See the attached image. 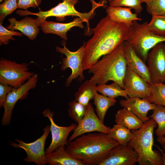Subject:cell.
Listing matches in <instances>:
<instances>
[{
	"label": "cell",
	"instance_id": "3",
	"mask_svg": "<svg viewBox=\"0 0 165 165\" xmlns=\"http://www.w3.org/2000/svg\"><path fill=\"white\" fill-rule=\"evenodd\" d=\"M127 67L123 42L113 51L103 56L88 69L89 73L92 74L90 80L97 85L112 81L124 89L123 79Z\"/></svg>",
	"mask_w": 165,
	"mask_h": 165
},
{
	"label": "cell",
	"instance_id": "22",
	"mask_svg": "<svg viewBox=\"0 0 165 165\" xmlns=\"http://www.w3.org/2000/svg\"><path fill=\"white\" fill-rule=\"evenodd\" d=\"M115 121L116 124L123 125L131 130L139 129L144 123L135 115L125 108L117 111L115 115Z\"/></svg>",
	"mask_w": 165,
	"mask_h": 165
},
{
	"label": "cell",
	"instance_id": "24",
	"mask_svg": "<svg viewBox=\"0 0 165 165\" xmlns=\"http://www.w3.org/2000/svg\"><path fill=\"white\" fill-rule=\"evenodd\" d=\"M125 126L116 124L110 128L108 136L116 140L119 145L127 146L133 138L134 134Z\"/></svg>",
	"mask_w": 165,
	"mask_h": 165
},
{
	"label": "cell",
	"instance_id": "36",
	"mask_svg": "<svg viewBox=\"0 0 165 165\" xmlns=\"http://www.w3.org/2000/svg\"><path fill=\"white\" fill-rule=\"evenodd\" d=\"M13 88L11 86L7 85L0 84V107H3L8 93Z\"/></svg>",
	"mask_w": 165,
	"mask_h": 165
},
{
	"label": "cell",
	"instance_id": "4",
	"mask_svg": "<svg viewBox=\"0 0 165 165\" xmlns=\"http://www.w3.org/2000/svg\"><path fill=\"white\" fill-rule=\"evenodd\" d=\"M157 127L156 121L151 118L144 122L139 129L131 130L134 136L128 145L137 153L139 165H163L162 155L152 149L153 130Z\"/></svg>",
	"mask_w": 165,
	"mask_h": 165
},
{
	"label": "cell",
	"instance_id": "10",
	"mask_svg": "<svg viewBox=\"0 0 165 165\" xmlns=\"http://www.w3.org/2000/svg\"><path fill=\"white\" fill-rule=\"evenodd\" d=\"M38 80V75L35 74L21 86L17 88H13L7 95L3 107L4 112L1 122L2 125H9L11 122L13 110L19 100L26 98L28 91L35 88Z\"/></svg>",
	"mask_w": 165,
	"mask_h": 165
},
{
	"label": "cell",
	"instance_id": "35",
	"mask_svg": "<svg viewBox=\"0 0 165 165\" xmlns=\"http://www.w3.org/2000/svg\"><path fill=\"white\" fill-rule=\"evenodd\" d=\"M42 0H17L19 8L26 9L32 7L35 8L38 6L41 3Z\"/></svg>",
	"mask_w": 165,
	"mask_h": 165
},
{
	"label": "cell",
	"instance_id": "32",
	"mask_svg": "<svg viewBox=\"0 0 165 165\" xmlns=\"http://www.w3.org/2000/svg\"><path fill=\"white\" fill-rule=\"evenodd\" d=\"M146 10L152 16H165V0H151L146 3Z\"/></svg>",
	"mask_w": 165,
	"mask_h": 165
},
{
	"label": "cell",
	"instance_id": "33",
	"mask_svg": "<svg viewBox=\"0 0 165 165\" xmlns=\"http://www.w3.org/2000/svg\"><path fill=\"white\" fill-rule=\"evenodd\" d=\"M4 0V2L0 5V23L1 24L6 16L19 8L17 0Z\"/></svg>",
	"mask_w": 165,
	"mask_h": 165
},
{
	"label": "cell",
	"instance_id": "7",
	"mask_svg": "<svg viewBox=\"0 0 165 165\" xmlns=\"http://www.w3.org/2000/svg\"><path fill=\"white\" fill-rule=\"evenodd\" d=\"M28 64L2 58L0 61V83L17 88L35 74L29 71Z\"/></svg>",
	"mask_w": 165,
	"mask_h": 165
},
{
	"label": "cell",
	"instance_id": "9",
	"mask_svg": "<svg viewBox=\"0 0 165 165\" xmlns=\"http://www.w3.org/2000/svg\"><path fill=\"white\" fill-rule=\"evenodd\" d=\"M42 135L35 141L29 143H25L22 140L16 138L18 143L10 141L9 144L13 147L20 148L24 149L27 154L24 158L26 162H33L38 165H45L47 163L45 150V142L50 132V125H47L43 129Z\"/></svg>",
	"mask_w": 165,
	"mask_h": 165
},
{
	"label": "cell",
	"instance_id": "16",
	"mask_svg": "<svg viewBox=\"0 0 165 165\" xmlns=\"http://www.w3.org/2000/svg\"><path fill=\"white\" fill-rule=\"evenodd\" d=\"M124 52L127 64L134 72L151 84L148 66L127 41L124 42Z\"/></svg>",
	"mask_w": 165,
	"mask_h": 165
},
{
	"label": "cell",
	"instance_id": "40",
	"mask_svg": "<svg viewBox=\"0 0 165 165\" xmlns=\"http://www.w3.org/2000/svg\"><path fill=\"white\" fill-rule=\"evenodd\" d=\"M108 2L110 3V2H111L112 1V0H108Z\"/></svg>",
	"mask_w": 165,
	"mask_h": 165
},
{
	"label": "cell",
	"instance_id": "15",
	"mask_svg": "<svg viewBox=\"0 0 165 165\" xmlns=\"http://www.w3.org/2000/svg\"><path fill=\"white\" fill-rule=\"evenodd\" d=\"M123 83L124 89L129 97L145 99L149 95L150 84L127 65Z\"/></svg>",
	"mask_w": 165,
	"mask_h": 165
},
{
	"label": "cell",
	"instance_id": "18",
	"mask_svg": "<svg viewBox=\"0 0 165 165\" xmlns=\"http://www.w3.org/2000/svg\"><path fill=\"white\" fill-rule=\"evenodd\" d=\"M10 24L7 27L11 30H18L27 36L30 40H34L38 34L42 20L37 17L36 19L26 16L20 20H17L15 18L8 19Z\"/></svg>",
	"mask_w": 165,
	"mask_h": 165
},
{
	"label": "cell",
	"instance_id": "19",
	"mask_svg": "<svg viewBox=\"0 0 165 165\" xmlns=\"http://www.w3.org/2000/svg\"><path fill=\"white\" fill-rule=\"evenodd\" d=\"M84 22L87 23L86 20L79 17L71 22L65 23L47 21L45 20L42 21L40 27L42 31L45 34H56L62 38L67 40V32L75 27L83 28L84 26L82 23Z\"/></svg>",
	"mask_w": 165,
	"mask_h": 165
},
{
	"label": "cell",
	"instance_id": "8",
	"mask_svg": "<svg viewBox=\"0 0 165 165\" xmlns=\"http://www.w3.org/2000/svg\"><path fill=\"white\" fill-rule=\"evenodd\" d=\"M86 43H84L77 50L75 51H71L63 45V48L57 46L56 51L62 54L65 55L66 57L62 59L61 67V71H64L67 68H70L72 70L71 75L67 79L65 86H69L72 81L78 78L81 82L85 79L83 72L84 71L82 65L83 50Z\"/></svg>",
	"mask_w": 165,
	"mask_h": 165
},
{
	"label": "cell",
	"instance_id": "27",
	"mask_svg": "<svg viewBox=\"0 0 165 165\" xmlns=\"http://www.w3.org/2000/svg\"><path fill=\"white\" fill-rule=\"evenodd\" d=\"M144 99L150 102L165 107V83L150 84L149 95Z\"/></svg>",
	"mask_w": 165,
	"mask_h": 165
},
{
	"label": "cell",
	"instance_id": "23",
	"mask_svg": "<svg viewBox=\"0 0 165 165\" xmlns=\"http://www.w3.org/2000/svg\"><path fill=\"white\" fill-rule=\"evenodd\" d=\"M97 85L90 80L84 81L75 94L74 100L82 105L87 106L89 101L94 99L97 92L96 89Z\"/></svg>",
	"mask_w": 165,
	"mask_h": 165
},
{
	"label": "cell",
	"instance_id": "5",
	"mask_svg": "<svg viewBox=\"0 0 165 165\" xmlns=\"http://www.w3.org/2000/svg\"><path fill=\"white\" fill-rule=\"evenodd\" d=\"M148 23L140 24L137 20L134 21L130 25L126 40L146 63L149 50L158 43L165 42V36L156 35L148 29Z\"/></svg>",
	"mask_w": 165,
	"mask_h": 165
},
{
	"label": "cell",
	"instance_id": "25",
	"mask_svg": "<svg viewBox=\"0 0 165 165\" xmlns=\"http://www.w3.org/2000/svg\"><path fill=\"white\" fill-rule=\"evenodd\" d=\"M94 104L96 107L95 111L99 118L104 122L106 113L110 107L114 105L117 102L115 99L96 94L94 98Z\"/></svg>",
	"mask_w": 165,
	"mask_h": 165
},
{
	"label": "cell",
	"instance_id": "38",
	"mask_svg": "<svg viewBox=\"0 0 165 165\" xmlns=\"http://www.w3.org/2000/svg\"><path fill=\"white\" fill-rule=\"evenodd\" d=\"M161 146L163 149V150L164 153L165 154V143H163L161 144Z\"/></svg>",
	"mask_w": 165,
	"mask_h": 165
},
{
	"label": "cell",
	"instance_id": "28",
	"mask_svg": "<svg viewBox=\"0 0 165 165\" xmlns=\"http://www.w3.org/2000/svg\"><path fill=\"white\" fill-rule=\"evenodd\" d=\"M156 122L157 128L155 133L157 137L165 135V107L160 105H156L152 110V114L149 116Z\"/></svg>",
	"mask_w": 165,
	"mask_h": 165
},
{
	"label": "cell",
	"instance_id": "6",
	"mask_svg": "<svg viewBox=\"0 0 165 165\" xmlns=\"http://www.w3.org/2000/svg\"><path fill=\"white\" fill-rule=\"evenodd\" d=\"M92 4L91 9L87 13H81L76 10L74 7L75 5L78 0H62V2L59 3L57 5L45 11L40 10L36 13L31 12L27 10H18L16 13L22 16L28 15H34L42 21L46 20L49 17L55 16L58 19H62L67 16H76L86 20L89 27V20L92 19L95 14V10L98 7L105 6V2L102 0L99 3L96 2L94 0H90Z\"/></svg>",
	"mask_w": 165,
	"mask_h": 165
},
{
	"label": "cell",
	"instance_id": "41",
	"mask_svg": "<svg viewBox=\"0 0 165 165\" xmlns=\"http://www.w3.org/2000/svg\"><path fill=\"white\" fill-rule=\"evenodd\" d=\"M3 1V0H0V2H2Z\"/></svg>",
	"mask_w": 165,
	"mask_h": 165
},
{
	"label": "cell",
	"instance_id": "39",
	"mask_svg": "<svg viewBox=\"0 0 165 165\" xmlns=\"http://www.w3.org/2000/svg\"><path fill=\"white\" fill-rule=\"evenodd\" d=\"M151 0H141V1L142 2H145L146 4L148 3Z\"/></svg>",
	"mask_w": 165,
	"mask_h": 165
},
{
	"label": "cell",
	"instance_id": "13",
	"mask_svg": "<svg viewBox=\"0 0 165 165\" xmlns=\"http://www.w3.org/2000/svg\"><path fill=\"white\" fill-rule=\"evenodd\" d=\"M138 158L131 146L119 144L111 149L97 165H134Z\"/></svg>",
	"mask_w": 165,
	"mask_h": 165
},
{
	"label": "cell",
	"instance_id": "31",
	"mask_svg": "<svg viewBox=\"0 0 165 165\" xmlns=\"http://www.w3.org/2000/svg\"><path fill=\"white\" fill-rule=\"evenodd\" d=\"M141 0H112L109 3V6L112 7H128L133 9L136 13H139L142 10Z\"/></svg>",
	"mask_w": 165,
	"mask_h": 165
},
{
	"label": "cell",
	"instance_id": "12",
	"mask_svg": "<svg viewBox=\"0 0 165 165\" xmlns=\"http://www.w3.org/2000/svg\"><path fill=\"white\" fill-rule=\"evenodd\" d=\"M110 128L107 127L98 117L94 112L91 103L87 105L86 113L79 123L73 130L69 138L70 142L77 137L87 133L100 132L108 134Z\"/></svg>",
	"mask_w": 165,
	"mask_h": 165
},
{
	"label": "cell",
	"instance_id": "21",
	"mask_svg": "<svg viewBox=\"0 0 165 165\" xmlns=\"http://www.w3.org/2000/svg\"><path fill=\"white\" fill-rule=\"evenodd\" d=\"M130 8L108 6L106 9L107 15L112 20L131 24L135 20H141L137 16V13H133Z\"/></svg>",
	"mask_w": 165,
	"mask_h": 165
},
{
	"label": "cell",
	"instance_id": "34",
	"mask_svg": "<svg viewBox=\"0 0 165 165\" xmlns=\"http://www.w3.org/2000/svg\"><path fill=\"white\" fill-rule=\"evenodd\" d=\"M22 34L17 31L9 30L0 24V45L2 44L7 45L9 43V40H14L15 39L13 36H22Z\"/></svg>",
	"mask_w": 165,
	"mask_h": 165
},
{
	"label": "cell",
	"instance_id": "29",
	"mask_svg": "<svg viewBox=\"0 0 165 165\" xmlns=\"http://www.w3.org/2000/svg\"><path fill=\"white\" fill-rule=\"evenodd\" d=\"M68 105V115L78 124L84 116L87 106H85L75 100L69 102Z\"/></svg>",
	"mask_w": 165,
	"mask_h": 165
},
{
	"label": "cell",
	"instance_id": "37",
	"mask_svg": "<svg viewBox=\"0 0 165 165\" xmlns=\"http://www.w3.org/2000/svg\"><path fill=\"white\" fill-rule=\"evenodd\" d=\"M156 140L157 141L160 143V144L163 143H165V136L157 137Z\"/></svg>",
	"mask_w": 165,
	"mask_h": 165
},
{
	"label": "cell",
	"instance_id": "17",
	"mask_svg": "<svg viewBox=\"0 0 165 165\" xmlns=\"http://www.w3.org/2000/svg\"><path fill=\"white\" fill-rule=\"evenodd\" d=\"M119 103L121 106L131 111L144 122L149 119L150 117L147 116L148 112L153 110L156 106L154 103L138 97H129L120 100Z\"/></svg>",
	"mask_w": 165,
	"mask_h": 165
},
{
	"label": "cell",
	"instance_id": "30",
	"mask_svg": "<svg viewBox=\"0 0 165 165\" xmlns=\"http://www.w3.org/2000/svg\"><path fill=\"white\" fill-rule=\"evenodd\" d=\"M147 27L156 35L165 36V16L152 15L151 20L147 24Z\"/></svg>",
	"mask_w": 165,
	"mask_h": 165
},
{
	"label": "cell",
	"instance_id": "26",
	"mask_svg": "<svg viewBox=\"0 0 165 165\" xmlns=\"http://www.w3.org/2000/svg\"><path fill=\"white\" fill-rule=\"evenodd\" d=\"M95 88L97 92L111 98L115 99L119 96L125 99L129 97L126 90L114 82L109 85L105 83L97 85Z\"/></svg>",
	"mask_w": 165,
	"mask_h": 165
},
{
	"label": "cell",
	"instance_id": "14",
	"mask_svg": "<svg viewBox=\"0 0 165 165\" xmlns=\"http://www.w3.org/2000/svg\"><path fill=\"white\" fill-rule=\"evenodd\" d=\"M45 117L49 119L50 131L52 136V140L49 147L45 150L46 155L48 154L61 145L66 146L68 144V137L71 132L73 131L77 125L72 123L67 127H61L57 125L53 119V112L50 109H45L42 112Z\"/></svg>",
	"mask_w": 165,
	"mask_h": 165
},
{
	"label": "cell",
	"instance_id": "20",
	"mask_svg": "<svg viewBox=\"0 0 165 165\" xmlns=\"http://www.w3.org/2000/svg\"><path fill=\"white\" fill-rule=\"evenodd\" d=\"M46 159L50 165H83L67 151L65 145L60 146L46 155Z\"/></svg>",
	"mask_w": 165,
	"mask_h": 165
},
{
	"label": "cell",
	"instance_id": "11",
	"mask_svg": "<svg viewBox=\"0 0 165 165\" xmlns=\"http://www.w3.org/2000/svg\"><path fill=\"white\" fill-rule=\"evenodd\" d=\"M147 65L149 72L151 84L165 82V43L157 44L148 52Z\"/></svg>",
	"mask_w": 165,
	"mask_h": 165
},
{
	"label": "cell",
	"instance_id": "2",
	"mask_svg": "<svg viewBox=\"0 0 165 165\" xmlns=\"http://www.w3.org/2000/svg\"><path fill=\"white\" fill-rule=\"evenodd\" d=\"M119 144L107 134L95 132L82 134L68 142L66 149L83 165H97L111 149Z\"/></svg>",
	"mask_w": 165,
	"mask_h": 165
},
{
	"label": "cell",
	"instance_id": "1",
	"mask_svg": "<svg viewBox=\"0 0 165 165\" xmlns=\"http://www.w3.org/2000/svg\"><path fill=\"white\" fill-rule=\"evenodd\" d=\"M131 24L114 21L107 15L102 18L92 29L93 35L84 47L82 62L84 70H88L102 56L126 41Z\"/></svg>",
	"mask_w": 165,
	"mask_h": 165
}]
</instances>
